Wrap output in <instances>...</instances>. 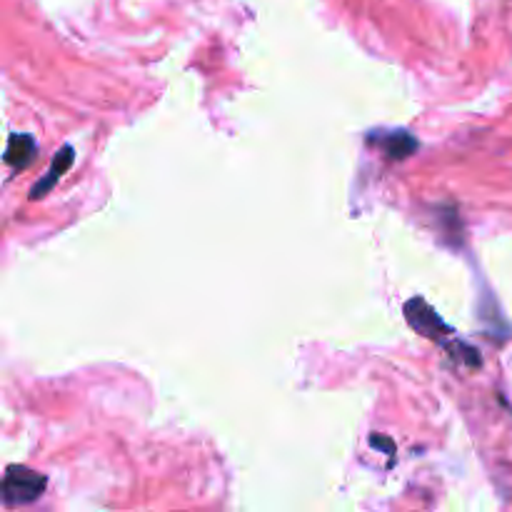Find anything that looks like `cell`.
I'll use <instances>...</instances> for the list:
<instances>
[{"mask_svg": "<svg viewBox=\"0 0 512 512\" xmlns=\"http://www.w3.org/2000/svg\"><path fill=\"white\" fill-rule=\"evenodd\" d=\"M35 158V140L30 135L13 133L8 140V153H5V163L13 165V168L23 170L28 168L30 160Z\"/></svg>", "mask_w": 512, "mask_h": 512, "instance_id": "cell-2", "label": "cell"}, {"mask_svg": "<svg viewBox=\"0 0 512 512\" xmlns=\"http://www.w3.org/2000/svg\"><path fill=\"white\" fill-rule=\"evenodd\" d=\"M415 305H418V308H420V315L415 313V310L410 308V305H408V308H405V313H408V320H410V323H413V328H418L420 333L428 335V338L440 340L438 330H450V328H445L443 320H440L438 315H435L433 310H430L428 305L423 303V300H415Z\"/></svg>", "mask_w": 512, "mask_h": 512, "instance_id": "cell-4", "label": "cell"}, {"mask_svg": "<svg viewBox=\"0 0 512 512\" xmlns=\"http://www.w3.org/2000/svg\"><path fill=\"white\" fill-rule=\"evenodd\" d=\"M73 148H63L60 150L58 155H55L53 158V165H50V170H48V175H45L43 180H40L38 185H33V190H30V198H43L45 193H48L50 188H53L55 185V180L60 178V175L65 173V170L70 168V165H73Z\"/></svg>", "mask_w": 512, "mask_h": 512, "instance_id": "cell-3", "label": "cell"}, {"mask_svg": "<svg viewBox=\"0 0 512 512\" xmlns=\"http://www.w3.org/2000/svg\"><path fill=\"white\" fill-rule=\"evenodd\" d=\"M383 143H388L385 145V153H388V158L393 160L408 158V155L418 148V140H415L413 135L403 133V130H400V133H393L388 140H383Z\"/></svg>", "mask_w": 512, "mask_h": 512, "instance_id": "cell-5", "label": "cell"}, {"mask_svg": "<svg viewBox=\"0 0 512 512\" xmlns=\"http://www.w3.org/2000/svg\"><path fill=\"white\" fill-rule=\"evenodd\" d=\"M45 490V478L28 468L10 465L3 480V500L5 505H28L38 500Z\"/></svg>", "mask_w": 512, "mask_h": 512, "instance_id": "cell-1", "label": "cell"}]
</instances>
